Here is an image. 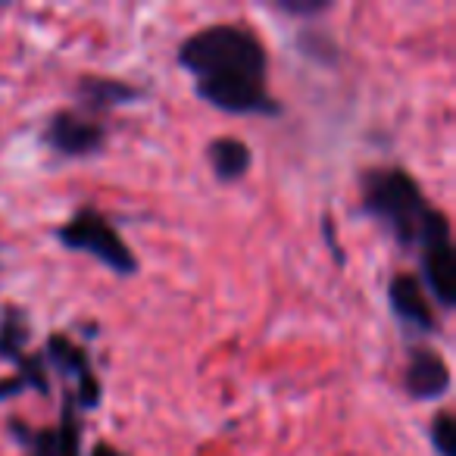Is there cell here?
<instances>
[{
    "instance_id": "1",
    "label": "cell",
    "mask_w": 456,
    "mask_h": 456,
    "mask_svg": "<svg viewBox=\"0 0 456 456\" xmlns=\"http://www.w3.org/2000/svg\"><path fill=\"white\" fill-rule=\"evenodd\" d=\"M178 63L200 78H254L266 82V51L260 38L241 26H209L178 47Z\"/></svg>"
},
{
    "instance_id": "2",
    "label": "cell",
    "mask_w": 456,
    "mask_h": 456,
    "mask_svg": "<svg viewBox=\"0 0 456 456\" xmlns=\"http://www.w3.org/2000/svg\"><path fill=\"white\" fill-rule=\"evenodd\" d=\"M362 209L381 222L403 248L419 244L428 203L422 200L419 184L403 169L372 172L362 182Z\"/></svg>"
},
{
    "instance_id": "3",
    "label": "cell",
    "mask_w": 456,
    "mask_h": 456,
    "mask_svg": "<svg viewBox=\"0 0 456 456\" xmlns=\"http://www.w3.org/2000/svg\"><path fill=\"white\" fill-rule=\"evenodd\" d=\"M60 241L69 250L94 256L97 263H103V266H110L119 275L138 273V260L132 256V250L116 235V228L110 225L103 216H97L94 209H82V213L72 216V219L60 228Z\"/></svg>"
},
{
    "instance_id": "4",
    "label": "cell",
    "mask_w": 456,
    "mask_h": 456,
    "mask_svg": "<svg viewBox=\"0 0 456 456\" xmlns=\"http://www.w3.org/2000/svg\"><path fill=\"white\" fill-rule=\"evenodd\" d=\"M419 248H422L425 285H428L431 297L450 310L456 304V254L450 244V222L441 209H428L422 235H419Z\"/></svg>"
},
{
    "instance_id": "5",
    "label": "cell",
    "mask_w": 456,
    "mask_h": 456,
    "mask_svg": "<svg viewBox=\"0 0 456 456\" xmlns=\"http://www.w3.org/2000/svg\"><path fill=\"white\" fill-rule=\"evenodd\" d=\"M197 94L207 101L209 107L222 110V113L235 116H279L281 107L269 97L266 82H254V78H200L197 82Z\"/></svg>"
},
{
    "instance_id": "6",
    "label": "cell",
    "mask_w": 456,
    "mask_h": 456,
    "mask_svg": "<svg viewBox=\"0 0 456 456\" xmlns=\"http://www.w3.org/2000/svg\"><path fill=\"white\" fill-rule=\"evenodd\" d=\"M47 144L60 153V157H91L103 147V128L94 122L82 119L76 113H57L47 126Z\"/></svg>"
},
{
    "instance_id": "7",
    "label": "cell",
    "mask_w": 456,
    "mask_h": 456,
    "mask_svg": "<svg viewBox=\"0 0 456 456\" xmlns=\"http://www.w3.org/2000/svg\"><path fill=\"white\" fill-rule=\"evenodd\" d=\"M403 385L416 400H437L450 391V369L435 350L419 347V350H412V356H410Z\"/></svg>"
},
{
    "instance_id": "8",
    "label": "cell",
    "mask_w": 456,
    "mask_h": 456,
    "mask_svg": "<svg viewBox=\"0 0 456 456\" xmlns=\"http://www.w3.org/2000/svg\"><path fill=\"white\" fill-rule=\"evenodd\" d=\"M387 300H391L394 316L403 325H410V329H416V331L437 329L435 313H431V304H428V297H425L419 279H412V275H397V279L391 281V288H387Z\"/></svg>"
},
{
    "instance_id": "9",
    "label": "cell",
    "mask_w": 456,
    "mask_h": 456,
    "mask_svg": "<svg viewBox=\"0 0 456 456\" xmlns=\"http://www.w3.org/2000/svg\"><path fill=\"white\" fill-rule=\"evenodd\" d=\"M207 157L219 182H238V178L248 175L250 163H254L250 147L238 138H216L213 144L207 147Z\"/></svg>"
},
{
    "instance_id": "10",
    "label": "cell",
    "mask_w": 456,
    "mask_h": 456,
    "mask_svg": "<svg viewBox=\"0 0 456 456\" xmlns=\"http://www.w3.org/2000/svg\"><path fill=\"white\" fill-rule=\"evenodd\" d=\"M78 91L91 107H116V103H128L134 97V88L116 82V78H82Z\"/></svg>"
},
{
    "instance_id": "11",
    "label": "cell",
    "mask_w": 456,
    "mask_h": 456,
    "mask_svg": "<svg viewBox=\"0 0 456 456\" xmlns=\"http://www.w3.org/2000/svg\"><path fill=\"white\" fill-rule=\"evenodd\" d=\"M51 356L60 362V369H72V372H78L85 381H88V366H85V356L78 354V350L72 347L66 338H51Z\"/></svg>"
},
{
    "instance_id": "12",
    "label": "cell",
    "mask_w": 456,
    "mask_h": 456,
    "mask_svg": "<svg viewBox=\"0 0 456 456\" xmlns=\"http://www.w3.org/2000/svg\"><path fill=\"white\" fill-rule=\"evenodd\" d=\"M431 444H435L437 456H456V425L447 412H441L431 425Z\"/></svg>"
},
{
    "instance_id": "13",
    "label": "cell",
    "mask_w": 456,
    "mask_h": 456,
    "mask_svg": "<svg viewBox=\"0 0 456 456\" xmlns=\"http://www.w3.org/2000/svg\"><path fill=\"white\" fill-rule=\"evenodd\" d=\"M279 10L288 16H297V20H304V16H319L329 10V4L325 0H279Z\"/></svg>"
},
{
    "instance_id": "14",
    "label": "cell",
    "mask_w": 456,
    "mask_h": 456,
    "mask_svg": "<svg viewBox=\"0 0 456 456\" xmlns=\"http://www.w3.org/2000/svg\"><path fill=\"white\" fill-rule=\"evenodd\" d=\"M91 456H119V453H116V450L110 447V444H97L94 453H91Z\"/></svg>"
}]
</instances>
